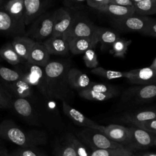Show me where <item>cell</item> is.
Segmentation results:
<instances>
[{
  "label": "cell",
  "mask_w": 156,
  "mask_h": 156,
  "mask_svg": "<svg viewBox=\"0 0 156 156\" xmlns=\"http://www.w3.org/2000/svg\"><path fill=\"white\" fill-rule=\"evenodd\" d=\"M71 68V61L69 59L50 60L44 67L48 95L70 105L73 104L76 96L68 83V74Z\"/></svg>",
  "instance_id": "6da1fadb"
},
{
  "label": "cell",
  "mask_w": 156,
  "mask_h": 156,
  "mask_svg": "<svg viewBox=\"0 0 156 156\" xmlns=\"http://www.w3.org/2000/svg\"><path fill=\"white\" fill-rule=\"evenodd\" d=\"M0 138L20 147H36L46 142V134L40 130H24L10 119L0 122Z\"/></svg>",
  "instance_id": "7a4b0ae2"
},
{
  "label": "cell",
  "mask_w": 156,
  "mask_h": 156,
  "mask_svg": "<svg viewBox=\"0 0 156 156\" xmlns=\"http://www.w3.org/2000/svg\"><path fill=\"white\" fill-rule=\"evenodd\" d=\"M27 99L32 104L41 126L49 128L62 127L63 120L55 99L38 91H34Z\"/></svg>",
  "instance_id": "3957f363"
},
{
  "label": "cell",
  "mask_w": 156,
  "mask_h": 156,
  "mask_svg": "<svg viewBox=\"0 0 156 156\" xmlns=\"http://www.w3.org/2000/svg\"><path fill=\"white\" fill-rule=\"evenodd\" d=\"M15 69L20 73L22 79L34 90H36L43 95H48L44 68L24 62L16 65Z\"/></svg>",
  "instance_id": "277c9868"
},
{
  "label": "cell",
  "mask_w": 156,
  "mask_h": 156,
  "mask_svg": "<svg viewBox=\"0 0 156 156\" xmlns=\"http://www.w3.org/2000/svg\"><path fill=\"white\" fill-rule=\"evenodd\" d=\"M98 27L83 10L73 11L71 25L62 37L65 40L74 37H96Z\"/></svg>",
  "instance_id": "5b68a950"
},
{
  "label": "cell",
  "mask_w": 156,
  "mask_h": 156,
  "mask_svg": "<svg viewBox=\"0 0 156 156\" xmlns=\"http://www.w3.org/2000/svg\"><path fill=\"white\" fill-rule=\"evenodd\" d=\"M77 137L91 149L115 150L124 145L113 141L101 131L90 128H84L77 133Z\"/></svg>",
  "instance_id": "8992f818"
},
{
  "label": "cell",
  "mask_w": 156,
  "mask_h": 156,
  "mask_svg": "<svg viewBox=\"0 0 156 156\" xmlns=\"http://www.w3.org/2000/svg\"><path fill=\"white\" fill-rule=\"evenodd\" d=\"M54 17L55 10L48 11L30 24L26 35L36 42H43L52 35Z\"/></svg>",
  "instance_id": "52a82bcc"
},
{
  "label": "cell",
  "mask_w": 156,
  "mask_h": 156,
  "mask_svg": "<svg viewBox=\"0 0 156 156\" xmlns=\"http://www.w3.org/2000/svg\"><path fill=\"white\" fill-rule=\"evenodd\" d=\"M152 20L135 13L121 18L112 19L111 25L118 32H138L143 34Z\"/></svg>",
  "instance_id": "ba28073f"
},
{
  "label": "cell",
  "mask_w": 156,
  "mask_h": 156,
  "mask_svg": "<svg viewBox=\"0 0 156 156\" xmlns=\"http://www.w3.org/2000/svg\"><path fill=\"white\" fill-rule=\"evenodd\" d=\"M156 99V84L136 85L126 89L121 96V101L132 104L149 103Z\"/></svg>",
  "instance_id": "9c48e42d"
},
{
  "label": "cell",
  "mask_w": 156,
  "mask_h": 156,
  "mask_svg": "<svg viewBox=\"0 0 156 156\" xmlns=\"http://www.w3.org/2000/svg\"><path fill=\"white\" fill-rule=\"evenodd\" d=\"M25 24L12 17L3 8L0 9V35L15 37L26 35Z\"/></svg>",
  "instance_id": "30bf717a"
},
{
  "label": "cell",
  "mask_w": 156,
  "mask_h": 156,
  "mask_svg": "<svg viewBox=\"0 0 156 156\" xmlns=\"http://www.w3.org/2000/svg\"><path fill=\"white\" fill-rule=\"evenodd\" d=\"M12 108L29 125L35 126H41L32 104L27 99L13 98Z\"/></svg>",
  "instance_id": "8fae6325"
},
{
  "label": "cell",
  "mask_w": 156,
  "mask_h": 156,
  "mask_svg": "<svg viewBox=\"0 0 156 156\" xmlns=\"http://www.w3.org/2000/svg\"><path fill=\"white\" fill-rule=\"evenodd\" d=\"M130 138L127 145L129 147L136 149L147 148L154 144L156 134L149 132L136 126L129 127Z\"/></svg>",
  "instance_id": "7c38bea8"
},
{
  "label": "cell",
  "mask_w": 156,
  "mask_h": 156,
  "mask_svg": "<svg viewBox=\"0 0 156 156\" xmlns=\"http://www.w3.org/2000/svg\"><path fill=\"white\" fill-rule=\"evenodd\" d=\"M51 0H24L25 26L31 24L38 17L48 12L53 5Z\"/></svg>",
  "instance_id": "4fadbf2b"
},
{
  "label": "cell",
  "mask_w": 156,
  "mask_h": 156,
  "mask_svg": "<svg viewBox=\"0 0 156 156\" xmlns=\"http://www.w3.org/2000/svg\"><path fill=\"white\" fill-rule=\"evenodd\" d=\"M62 108L64 114L76 125L84 128H90L102 132L104 126L99 125L90 119L78 110L73 107L68 103L62 101Z\"/></svg>",
  "instance_id": "5bb4252c"
},
{
  "label": "cell",
  "mask_w": 156,
  "mask_h": 156,
  "mask_svg": "<svg viewBox=\"0 0 156 156\" xmlns=\"http://www.w3.org/2000/svg\"><path fill=\"white\" fill-rule=\"evenodd\" d=\"M73 20V11L65 7L55 10L54 28L51 37H61L69 27Z\"/></svg>",
  "instance_id": "9a60e30c"
},
{
  "label": "cell",
  "mask_w": 156,
  "mask_h": 156,
  "mask_svg": "<svg viewBox=\"0 0 156 156\" xmlns=\"http://www.w3.org/2000/svg\"><path fill=\"white\" fill-rule=\"evenodd\" d=\"M129 82L138 85L156 84V70L151 66L129 71Z\"/></svg>",
  "instance_id": "2e32d148"
},
{
  "label": "cell",
  "mask_w": 156,
  "mask_h": 156,
  "mask_svg": "<svg viewBox=\"0 0 156 156\" xmlns=\"http://www.w3.org/2000/svg\"><path fill=\"white\" fill-rule=\"evenodd\" d=\"M155 118H156V108H146L126 112L120 117V120L135 126Z\"/></svg>",
  "instance_id": "e0dca14e"
},
{
  "label": "cell",
  "mask_w": 156,
  "mask_h": 156,
  "mask_svg": "<svg viewBox=\"0 0 156 156\" xmlns=\"http://www.w3.org/2000/svg\"><path fill=\"white\" fill-rule=\"evenodd\" d=\"M68 41L69 52L74 55L84 54L90 49H94L98 41V37H74L66 40Z\"/></svg>",
  "instance_id": "ac0fdd59"
},
{
  "label": "cell",
  "mask_w": 156,
  "mask_h": 156,
  "mask_svg": "<svg viewBox=\"0 0 156 156\" xmlns=\"http://www.w3.org/2000/svg\"><path fill=\"white\" fill-rule=\"evenodd\" d=\"M102 132L113 141L122 145L127 144L129 141V129L121 125L112 124L104 126Z\"/></svg>",
  "instance_id": "d6986e66"
},
{
  "label": "cell",
  "mask_w": 156,
  "mask_h": 156,
  "mask_svg": "<svg viewBox=\"0 0 156 156\" xmlns=\"http://www.w3.org/2000/svg\"><path fill=\"white\" fill-rule=\"evenodd\" d=\"M68 79L70 88L73 91H77V93L87 88L91 82L87 74L72 67L68 71Z\"/></svg>",
  "instance_id": "ffe728a7"
},
{
  "label": "cell",
  "mask_w": 156,
  "mask_h": 156,
  "mask_svg": "<svg viewBox=\"0 0 156 156\" xmlns=\"http://www.w3.org/2000/svg\"><path fill=\"white\" fill-rule=\"evenodd\" d=\"M50 61V54L46 48L41 42H36L32 49L27 63L44 68Z\"/></svg>",
  "instance_id": "44dd1931"
},
{
  "label": "cell",
  "mask_w": 156,
  "mask_h": 156,
  "mask_svg": "<svg viewBox=\"0 0 156 156\" xmlns=\"http://www.w3.org/2000/svg\"><path fill=\"white\" fill-rule=\"evenodd\" d=\"M11 43L17 54L26 62L36 41L26 35H20L13 38Z\"/></svg>",
  "instance_id": "7402d4cb"
},
{
  "label": "cell",
  "mask_w": 156,
  "mask_h": 156,
  "mask_svg": "<svg viewBox=\"0 0 156 156\" xmlns=\"http://www.w3.org/2000/svg\"><path fill=\"white\" fill-rule=\"evenodd\" d=\"M42 43L50 55L67 56L70 52L68 41L62 37H51Z\"/></svg>",
  "instance_id": "603a6c76"
},
{
  "label": "cell",
  "mask_w": 156,
  "mask_h": 156,
  "mask_svg": "<svg viewBox=\"0 0 156 156\" xmlns=\"http://www.w3.org/2000/svg\"><path fill=\"white\" fill-rule=\"evenodd\" d=\"M96 35L98 41L101 44L102 50L110 47L112 48L114 43L120 38L119 33L116 30L99 26L98 27Z\"/></svg>",
  "instance_id": "cb8c5ba5"
},
{
  "label": "cell",
  "mask_w": 156,
  "mask_h": 156,
  "mask_svg": "<svg viewBox=\"0 0 156 156\" xmlns=\"http://www.w3.org/2000/svg\"><path fill=\"white\" fill-rule=\"evenodd\" d=\"M22 79L20 73L15 68L0 65V87L9 92L11 87L18 80Z\"/></svg>",
  "instance_id": "d4e9b609"
},
{
  "label": "cell",
  "mask_w": 156,
  "mask_h": 156,
  "mask_svg": "<svg viewBox=\"0 0 156 156\" xmlns=\"http://www.w3.org/2000/svg\"><path fill=\"white\" fill-rule=\"evenodd\" d=\"M3 9L15 19L24 24V0L5 1L3 5Z\"/></svg>",
  "instance_id": "484cf974"
},
{
  "label": "cell",
  "mask_w": 156,
  "mask_h": 156,
  "mask_svg": "<svg viewBox=\"0 0 156 156\" xmlns=\"http://www.w3.org/2000/svg\"><path fill=\"white\" fill-rule=\"evenodd\" d=\"M9 93L13 98H30L34 93V90L23 79L16 81L11 87Z\"/></svg>",
  "instance_id": "4316f807"
},
{
  "label": "cell",
  "mask_w": 156,
  "mask_h": 156,
  "mask_svg": "<svg viewBox=\"0 0 156 156\" xmlns=\"http://www.w3.org/2000/svg\"><path fill=\"white\" fill-rule=\"evenodd\" d=\"M102 13L110 16L112 19L121 18L135 13L133 7H122L111 4L107 5Z\"/></svg>",
  "instance_id": "83f0119b"
},
{
  "label": "cell",
  "mask_w": 156,
  "mask_h": 156,
  "mask_svg": "<svg viewBox=\"0 0 156 156\" xmlns=\"http://www.w3.org/2000/svg\"><path fill=\"white\" fill-rule=\"evenodd\" d=\"M0 57L2 60L15 66L25 62L17 54L11 42L5 43L0 48Z\"/></svg>",
  "instance_id": "f1b7e54d"
},
{
  "label": "cell",
  "mask_w": 156,
  "mask_h": 156,
  "mask_svg": "<svg viewBox=\"0 0 156 156\" xmlns=\"http://www.w3.org/2000/svg\"><path fill=\"white\" fill-rule=\"evenodd\" d=\"M136 14L147 16L156 15V0H132Z\"/></svg>",
  "instance_id": "f546056e"
},
{
  "label": "cell",
  "mask_w": 156,
  "mask_h": 156,
  "mask_svg": "<svg viewBox=\"0 0 156 156\" xmlns=\"http://www.w3.org/2000/svg\"><path fill=\"white\" fill-rule=\"evenodd\" d=\"M91 73L94 75L104 77L108 80H113L120 78L127 79L129 76V71H119L109 70L102 67H97L91 70Z\"/></svg>",
  "instance_id": "4dcf8cb0"
},
{
  "label": "cell",
  "mask_w": 156,
  "mask_h": 156,
  "mask_svg": "<svg viewBox=\"0 0 156 156\" xmlns=\"http://www.w3.org/2000/svg\"><path fill=\"white\" fill-rule=\"evenodd\" d=\"M79 96L87 100L94 101H105L116 97L117 95L111 93H102L93 91L89 88H85L78 92Z\"/></svg>",
  "instance_id": "1f68e13d"
},
{
  "label": "cell",
  "mask_w": 156,
  "mask_h": 156,
  "mask_svg": "<svg viewBox=\"0 0 156 156\" xmlns=\"http://www.w3.org/2000/svg\"><path fill=\"white\" fill-rule=\"evenodd\" d=\"M131 40H126L119 38L112 45L110 53L115 57L124 58L128 50L129 45L132 43Z\"/></svg>",
  "instance_id": "d6a6232c"
},
{
  "label": "cell",
  "mask_w": 156,
  "mask_h": 156,
  "mask_svg": "<svg viewBox=\"0 0 156 156\" xmlns=\"http://www.w3.org/2000/svg\"><path fill=\"white\" fill-rule=\"evenodd\" d=\"M65 138L73 146L77 156H91V151H89L85 144L77 137L71 133L66 135Z\"/></svg>",
  "instance_id": "836d02e7"
},
{
  "label": "cell",
  "mask_w": 156,
  "mask_h": 156,
  "mask_svg": "<svg viewBox=\"0 0 156 156\" xmlns=\"http://www.w3.org/2000/svg\"><path fill=\"white\" fill-rule=\"evenodd\" d=\"M93 91L102 93H111L115 94L117 96L119 93V89L117 87L110 84L99 83V82H91L90 85L87 87Z\"/></svg>",
  "instance_id": "e575fe53"
},
{
  "label": "cell",
  "mask_w": 156,
  "mask_h": 156,
  "mask_svg": "<svg viewBox=\"0 0 156 156\" xmlns=\"http://www.w3.org/2000/svg\"><path fill=\"white\" fill-rule=\"evenodd\" d=\"M83 60L85 66L91 69L97 68L99 65L97 54L93 49H90L83 54Z\"/></svg>",
  "instance_id": "d590c367"
},
{
  "label": "cell",
  "mask_w": 156,
  "mask_h": 156,
  "mask_svg": "<svg viewBox=\"0 0 156 156\" xmlns=\"http://www.w3.org/2000/svg\"><path fill=\"white\" fill-rule=\"evenodd\" d=\"M62 4L63 7L69 10L81 11L87 5V0H65Z\"/></svg>",
  "instance_id": "8d00e7d4"
},
{
  "label": "cell",
  "mask_w": 156,
  "mask_h": 156,
  "mask_svg": "<svg viewBox=\"0 0 156 156\" xmlns=\"http://www.w3.org/2000/svg\"><path fill=\"white\" fill-rule=\"evenodd\" d=\"M13 97L5 89L0 87V108H12Z\"/></svg>",
  "instance_id": "74e56055"
},
{
  "label": "cell",
  "mask_w": 156,
  "mask_h": 156,
  "mask_svg": "<svg viewBox=\"0 0 156 156\" xmlns=\"http://www.w3.org/2000/svg\"><path fill=\"white\" fill-rule=\"evenodd\" d=\"M57 156H77L72 144L65 138L64 143L59 147Z\"/></svg>",
  "instance_id": "f35d334b"
},
{
  "label": "cell",
  "mask_w": 156,
  "mask_h": 156,
  "mask_svg": "<svg viewBox=\"0 0 156 156\" xmlns=\"http://www.w3.org/2000/svg\"><path fill=\"white\" fill-rule=\"evenodd\" d=\"M12 156H44L36 147H21L11 154Z\"/></svg>",
  "instance_id": "ab89813d"
},
{
  "label": "cell",
  "mask_w": 156,
  "mask_h": 156,
  "mask_svg": "<svg viewBox=\"0 0 156 156\" xmlns=\"http://www.w3.org/2000/svg\"><path fill=\"white\" fill-rule=\"evenodd\" d=\"M110 4V0H87V5L102 13L107 5Z\"/></svg>",
  "instance_id": "60d3db41"
},
{
  "label": "cell",
  "mask_w": 156,
  "mask_h": 156,
  "mask_svg": "<svg viewBox=\"0 0 156 156\" xmlns=\"http://www.w3.org/2000/svg\"><path fill=\"white\" fill-rule=\"evenodd\" d=\"M149 132L156 134V118L135 125Z\"/></svg>",
  "instance_id": "b9f144b4"
},
{
  "label": "cell",
  "mask_w": 156,
  "mask_h": 156,
  "mask_svg": "<svg viewBox=\"0 0 156 156\" xmlns=\"http://www.w3.org/2000/svg\"><path fill=\"white\" fill-rule=\"evenodd\" d=\"M142 34L156 38V20L153 19L152 20Z\"/></svg>",
  "instance_id": "7bdbcfd3"
},
{
  "label": "cell",
  "mask_w": 156,
  "mask_h": 156,
  "mask_svg": "<svg viewBox=\"0 0 156 156\" xmlns=\"http://www.w3.org/2000/svg\"><path fill=\"white\" fill-rule=\"evenodd\" d=\"M113 156H135L129 149L124 146L117 149L113 150Z\"/></svg>",
  "instance_id": "ee69618b"
},
{
  "label": "cell",
  "mask_w": 156,
  "mask_h": 156,
  "mask_svg": "<svg viewBox=\"0 0 156 156\" xmlns=\"http://www.w3.org/2000/svg\"><path fill=\"white\" fill-rule=\"evenodd\" d=\"M113 150L97 149L91 151V156H112Z\"/></svg>",
  "instance_id": "f6af8a7d"
},
{
  "label": "cell",
  "mask_w": 156,
  "mask_h": 156,
  "mask_svg": "<svg viewBox=\"0 0 156 156\" xmlns=\"http://www.w3.org/2000/svg\"><path fill=\"white\" fill-rule=\"evenodd\" d=\"M110 4L122 7H133V3L132 0H110Z\"/></svg>",
  "instance_id": "bcb514c9"
},
{
  "label": "cell",
  "mask_w": 156,
  "mask_h": 156,
  "mask_svg": "<svg viewBox=\"0 0 156 156\" xmlns=\"http://www.w3.org/2000/svg\"><path fill=\"white\" fill-rule=\"evenodd\" d=\"M0 156H12L8 151L3 146L0 145Z\"/></svg>",
  "instance_id": "7dc6e473"
},
{
  "label": "cell",
  "mask_w": 156,
  "mask_h": 156,
  "mask_svg": "<svg viewBox=\"0 0 156 156\" xmlns=\"http://www.w3.org/2000/svg\"><path fill=\"white\" fill-rule=\"evenodd\" d=\"M150 66H151L152 68H153V69H154L156 70V57H155V59L153 60V62H152V63H151V65H150Z\"/></svg>",
  "instance_id": "c3c4849f"
},
{
  "label": "cell",
  "mask_w": 156,
  "mask_h": 156,
  "mask_svg": "<svg viewBox=\"0 0 156 156\" xmlns=\"http://www.w3.org/2000/svg\"><path fill=\"white\" fill-rule=\"evenodd\" d=\"M141 156H156V154L152 152H146L143 154Z\"/></svg>",
  "instance_id": "681fc988"
},
{
  "label": "cell",
  "mask_w": 156,
  "mask_h": 156,
  "mask_svg": "<svg viewBox=\"0 0 156 156\" xmlns=\"http://www.w3.org/2000/svg\"><path fill=\"white\" fill-rule=\"evenodd\" d=\"M5 1H4V0H0V9L3 8V5L5 2Z\"/></svg>",
  "instance_id": "f907efd6"
},
{
  "label": "cell",
  "mask_w": 156,
  "mask_h": 156,
  "mask_svg": "<svg viewBox=\"0 0 156 156\" xmlns=\"http://www.w3.org/2000/svg\"><path fill=\"white\" fill-rule=\"evenodd\" d=\"M154 145L156 146V138H155V141H154Z\"/></svg>",
  "instance_id": "816d5d0a"
},
{
  "label": "cell",
  "mask_w": 156,
  "mask_h": 156,
  "mask_svg": "<svg viewBox=\"0 0 156 156\" xmlns=\"http://www.w3.org/2000/svg\"><path fill=\"white\" fill-rule=\"evenodd\" d=\"M2 60V59L1 58V57H0V62H1Z\"/></svg>",
  "instance_id": "f5cc1de1"
},
{
  "label": "cell",
  "mask_w": 156,
  "mask_h": 156,
  "mask_svg": "<svg viewBox=\"0 0 156 156\" xmlns=\"http://www.w3.org/2000/svg\"><path fill=\"white\" fill-rule=\"evenodd\" d=\"M112 156H113V154H112Z\"/></svg>",
  "instance_id": "db71d44e"
},
{
  "label": "cell",
  "mask_w": 156,
  "mask_h": 156,
  "mask_svg": "<svg viewBox=\"0 0 156 156\" xmlns=\"http://www.w3.org/2000/svg\"></svg>",
  "instance_id": "11a10c76"
}]
</instances>
